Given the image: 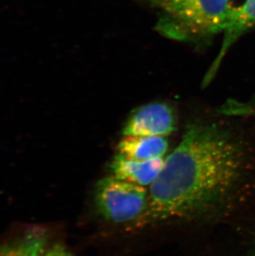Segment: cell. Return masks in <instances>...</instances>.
Masks as SVG:
<instances>
[{
	"instance_id": "cell-11",
	"label": "cell",
	"mask_w": 255,
	"mask_h": 256,
	"mask_svg": "<svg viewBox=\"0 0 255 256\" xmlns=\"http://www.w3.org/2000/svg\"><path fill=\"white\" fill-rule=\"evenodd\" d=\"M248 256H255V246L254 247V249L252 250V252L250 253Z\"/></svg>"
},
{
	"instance_id": "cell-10",
	"label": "cell",
	"mask_w": 255,
	"mask_h": 256,
	"mask_svg": "<svg viewBox=\"0 0 255 256\" xmlns=\"http://www.w3.org/2000/svg\"><path fill=\"white\" fill-rule=\"evenodd\" d=\"M42 256H72V254L62 246H54Z\"/></svg>"
},
{
	"instance_id": "cell-7",
	"label": "cell",
	"mask_w": 255,
	"mask_h": 256,
	"mask_svg": "<svg viewBox=\"0 0 255 256\" xmlns=\"http://www.w3.org/2000/svg\"><path fill=\"white\" fill-rule=\"evenodd\" d=\"M169 144L166 137L124 136L117 145L118 154L137 160L164 158Z\"/></svg>"
},
{
	"instance_id": "cell-2",
	"label": "cell",
	"mask_w": 255,
	"mask_h": 256,
	"mask_svg": "<svg viewBox=\"0 0 255 256\" xmlns=\"http://www.w3.org/2000/svg\"><path fill=\"white\" fill-rule=\"evenodd\" d=\"M159 30L172 38H206L223 32L236 8L230 0H160Z\"/></svg>"
},
{
	"instance_id": "cell-1",
	"label": "cell",
	"mask_w": 255,
	"mask_h": 256,
	"mask_svg": "<svg viewBox=\"0 0 255 256\" xmlns=\"http://www.w3.org/2000/svg\"><path fill=\"white\" fill-rule=\"evenodd\" d=\"M243 145L216 123L190 124L164 160L148 189L144 214L136 228L214 216L226 208L244 174Z\"/></svg>"
},
{
	"instance_id": "cell-5",
	"label": "cell",
	"mask_w": 255,
	"mask_h": 256,
	"mask_svg": "<svg viewBox=\"0 0 255 256\" xmlns=\"http://www.w3.org/2000/svg\"><path fill=\"white\" fill-rule=\"evenodd\" d=\"M164 158L137 160L117 154L108 165L110 176L146 188L151 186L161 172Z\"/></svg>"
},
{
	"instance_id": "cell-9",
	"label": "cell",
	"mask_w": 255,
	"mask_h": 256,
	"mask_svg": "<svg viewBox=\"0 0 255 256\" xmlns=\"http://www.w3.org/2000/svg\"><path fill=\"white\" fill-rule=\"evenodd\" d=\"M226 114H250L255 116V100L248 103H234L228 104L224 107V112Z\"/></svg>"
},
{
	"instance_id": "cell-3",
	"label": "cell",
	"mask_w": 255,
	"mask_h": 256,
	"mask_svg": "<svg viewBox=\"0 0 255 256\" xmlns=\"http://www.w3.org/2000/svg\"><path fill=\"white\" fill-rule=\"evenodd\" d=\"M94 200L100 215L108 222L134 224L147 209L148 191L110 175L97 182Z\"/></svg>"
},
{
	"instance_id": "cell-6",
	"label": "cell",
	"mask_w": 255,
	"mask_h": 256,
	"mask_svg": "<svg viewBox=\"0 0 255 256\" xmlns=\"http://www.w3.org/2000/svg\"><path fill=\"white\" fill-rule=\"evenodd\" d=\"M255 27V0H244L243 4L236 8L230 21L224 29L222 48L216 60L204 76L203 85H208L214 78L227 51L244 34Z\"/></svg>"
},
{
	"instance_id": "cell-12",
	"label": "cell",
	"mask_w": 255,
	"mask_h": 256,
	"mask_svg": "<svg viewBox=\"0 0 255 256\" xmlns=\"http://www.w3.org/2000/svg\"><path fill=\"white\" fill-rule=\"evenodd\" d=\"M152 1H154V2L156 4H158V2L160 0H152Z\"/></svg>"
},
{
	"instance_id": "cell-4",
	"label": "cell",
	"mask_w": 255,
	"mask_h": 256,
	"mask_svg": "<svg viewBox=\"0 0 255 256\" xmlns=\"http://www.w3.org/2000/svg\"><path fill=\"white\" fill-rule=\"evenodd\" d=\"M176 113L170 104L152 102L132 112L124 126L122 134L166 137L176 131Z\"/></svg>"
},
{
	"instance_id": "cell-8",
	"label": "cell",
	"mask_w": 255,
	"mask_h": 256,
	"mask_svg": "<svg viewBox=\"0 0 255 256\" xmlns=\"http://www.w3.org/2000/svg\"><path fill=\"white\" fill-rule=\"evenodd\" d=\"M46 236L42 230H31L8 244L0 246V256H42Z\"/></svg>"
}]
</instances>
